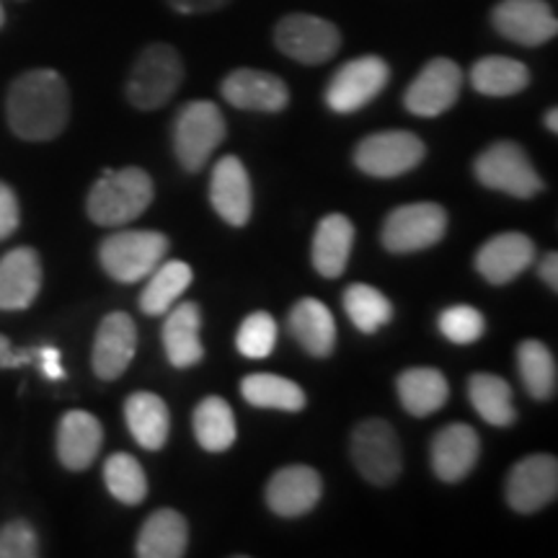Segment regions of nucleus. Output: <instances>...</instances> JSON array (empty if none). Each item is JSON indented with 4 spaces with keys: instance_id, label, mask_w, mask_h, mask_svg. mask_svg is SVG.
Returning <instances> with one entry per match:
<instances>
[{
    "instance_id": "obj_18",
    "label": "nucleus",
    "mask_w": 558,
    "mask_h": 558,
    "mask_svg": "<svg viewBox=\"0 0 558 558\" xmlns=\"http://www.w3.org/2000/svg\"><path fill=\"white\" fill-rule=\"evenodd\" d=\"M324 481L311 465H284L267 484V505L279 518H303L320 501Z\"/></svg>"
},
{
    "instance_id": "obj_32",
    "label": "nucleus",
    "mask_w": 558,
    "mask_h": 558,
    "mask_svg": "<svg viewBox=\"0 0 558 558\" xmlns=\"http://www.w3.org/2000/svg\"><path fill=\"white\" fill-rule=\"evenodd\" d=\"M469 399L478 416L492 427H512L518 411L512 403V388L499 375L476 373L469 380Z\"/></svg>"
},
{
    "instance_id": "obj_30",
    "label": "nucleus",
    "mask_w": 558,
    "mask_h": 558,
    "mask_svg": "<svg viewBox=\"0 0 558 558\" xmlns=\"http://www.w3.org/2000/svg\"><path fill=\"white\" fill-rule=\"evenodd\" d=\"M471 86L484 96L505 99V96H514L530 86V70L520 60L488 54L471 68Z\"/></svg>"
},
{
    "instance_id": "obj_42",
    "label": "nucleus",
    "mask_w": 558,
    "mask_h": 558,
    "mask_svg": "<svg viewBox=\"0 0 558 558\" xmlns=\"http://www.w3.org/2000/svg\"><path fill=\"white\" fill-rule=\"evenodd\" d=\"M230 0H169V5L177 13L194 16V13H213L226 9Z\"/></svg>"
},
{
    "instance_id": "obj_27",
    "label": "nucleus",
    "mask_w": 558,
    "mask_h": 558,
    "mask_svg": "<svg viewBox=\"0 0 558 558\" xmlns=\"http://www.w3.org/2000/svg\"><path fill=\"white\" fill-rule=\"evenodd\" d=\"M124 418H128L130 435L145 450H160L169 442L171 414L166 401L156 393H132L124 401Z\"/></svg>"
},
{
    "instance_id": "obj_28",
    "label": "nucleus",
    "mask_w": 558,
    "mask_h": 558,
    "mask_svg": "<svg viewBox=\"0 0 558 558\" xmlns=\"http://www.w3.org/2000/svg\"><path fill=\"white\" fill-rule=\"evenodd\" d=\"M399 399L411 416H432L450 399V383L435 367H411L399 375Z\"/></svg>"
},
{
    "instance_id": "obj_25",
    "label": "nucleus",
    "mask_w": 558,
    "mask_h": 558,
    "mask_svg": "<svg viewBox=\"0 0 558 558\" xmlns=\"http://www.w3.org/2000/svg\"><path fill=\"white\" fill-rule=\"evenodd\" d=\"M190 546V525L177 509H156L143 522L135 554L140 558H181Z\"/></svg>"
},
{
    "instance_id": "obj_43",
    "label": "nucleus",
    "mask_w": 558,
    "mask_h": 558,
    "mask_svg": "<svg viewBox=\"0 0 558 558\" xmlns=\"http://www.w3.org/2000/svg\"><path fill=\"white\" fill-rule=\"evenodd\" d=\"M541 279L554 292L558 290V254H556V251H550V254L543 256V262H541Z\"/></svg>"
},
{
    "instance_id": "obj_29",
    "label": "nucleus",
    "mask_w": 558,
    "mask_h": 558,
    "mask_svg": "<svg viewBox=\"0 0 558 558\" xmlns=\"http://www.w3.org/2000/svg\"><path fill=\"white\" fill-rule=\"evenodd\" d=\"M192 279L194 271L186 262H160L148 277L143 295H140V311L145 316H163V313H169L177 305V300L184 295L186 288H190Z\"/></svg>"
},
{
    "instance_id": "obj_13",
    "label": "nucleus",
    "mask_w": 558,
    "mask_h": 558,
    "mask_svg": "<svg viewBox=\"0 0 558 558\" xmlns=\"http://www.w3.org/2000/svg\"><path fill=\"white\" fill-rule=\"evenodd\" d=\"M492 26L522 47H541L558 34L556 13L546 0H501L492 11Z\"/></svg>"
},
{
    "instance_id": "obj_20",
    "label": "nucleus",
    "mask_w": 558,
    "mask_h": 558,
    "mask_svg": "<svg viewBox=\"0 0 558 558\" xmlns=\"http://www.w3.org/2000/svg\"><path fill=\"white\" fill-rule=\"evenodd\" d=\"M535 259V243L525 233H499L488 239L476 254L478 275L492 284L518 279Z\"/></svg>"
},
{
    "instance_id": "obj_40",
    "label": "nucleus",
    "mask_w": 558,
    "mask_h": 558,
    "mask_svg": "<svg viewBox=\"0 0 558 558\" xmlns=\"http://www.w3.org/2000/svg\"><path fill=\"white\" fill-rule=\"evenodd\" d=\"M21 220L19 213V199L9 184L0 181V241L9 239L11 233H16Z\"/></svg>"
},
{
    "instance_id": "obj_9",
    "label": "nucleus",
    "mask_w": 558,
    "mask_h": 558,
    "mask_svg": "<svg viewBox=\"0 0 558 558\" xmlns=\"http://www.w3.org/2000/svg\"><path fill=\"white\" fill-rule=\"evenodd\" d=\"M352 460L362 478L388 486L403 469L401 442L396 429L383 418H365L352 432Z\"/></svg>"
},
{
    "instance_id": "obj_24",
    "label": "nucleus",
    "mask_w": 558,
    "mask_h": 558,
    "mask_svg": "<svg viewBox=\"0 0 558 558\" xmlns=\"http://www.w3.org/2000/svg\"><path fill=\"white\" fill-rule=\"evenodd\" d=\"M199 326H202V313L197 303H179L169 311V318L163 324V349L166 357L173 367L186 369L194 367L205 357V349H202L199 339Z\"/></svg>"
},
{
    "instance_id": "obj_17",
    "label": "nucleus",
    "mask_w": 558,
    "mask_h": 558,
    "mask_svg": "<svg viewBox=\"0 0 558 558\" xmlns=\"http://www.w3.org/2000/svg\"><path fill=\"white\" fill-rule=\"evenodd\" d=\"M137 352V326L128 313H109L99 324L94 339V373L101 380H117L130 367Z\"/></svg>"
},
{
    "instance_id": "obj_23",
    "label": "nucleus",
    "mask_w": 558,
    "mask_h": 558,
    "mask_svg": "<svg viewBox=\"0 0 558 558\" xmlns=\"http://www.w3.org/2000/svg\"><path fill=\"white\" fill-rule=\"evenodd\" d=\"M354 246V226L347 215L331 213L318 222L313 235V267L320 277L337 279L347 271Z\"/></svg>"
},
{
    "instance_id": "obj_2",
    "label": "nucleus",
    "mask_w": 558,
    "mask_h": 558,
    "mask_svg": "<svg viewBox=\"0 0 558 558\" xmlns=\"http://www.w3.org/2000/svg\"><path fill=\"white\" fill-rule=\"evenodd\" d=\"M153 179L143 169H107L88 194V218L101 228H122L132 222L153 202Z\"/></svg>"
},
{
    "instance_id": "obj_36",
    "label": "nucleus",
    "mask_w": 558,
    "mask_h": 558,
    "mask_svg": "<svg viewBox=\"0 0 558 558\" xmlns=\"http://www.w3.org/2000/svg\"><path fill=\"white\" fill-rule=\"evenodd\" d=\"M104 484H107L111 497L128 507H135L148 497V476H145L137 458L128 456V452H114L104 463Z\"/></svg>"
},
{
    "instance_id": "obj_33",
    "label": "nucleus",
    "mask_w": 558,
    "mask_h": 558,
    "mask_svg": "<svg viewBox=\"0 0 558 558\" xmlns=\"http://www.w3.org/2000/svg\"><path fill=\"white\" fill-rule=\"evenodd\" d=\"M241 393L246 403L256 409H277V411H295L305 409V390L288 378L269 373H256L243 378Z\"/></svg>"
},
{
    "instance_id": "obj_1",
    "label": "nucleus",
    "mask_w": 558,
    "mask_h": 558,
    "mask_svg": "<svg viewBox=\"0 0 558 558\" xmlns=\"http://www.w3.org/2000/svg\"><path fill=\"white\" fill-rule=\"evenodd\" d=\"M70 117L68 83L58 70L37 68L21 73L5 96V120L26 143H47L62 135Z\"/></svg>"
},
{
    "instance_id": "obj_14",
    "label": "nucleus",
    "mask_w": 558,
    "mask_h": 558,
    "mask_svg": "<svg viewBox=\"0 0 558 558\" xmlns=\"http://www.w3.org/2000/svg\"><path fill=\"white\" fill-rule=\"evenodd\" d=\"M558 497V460L554 456H527L507 478V501L514 512L533 514Z\"/></svg>"
},
{
    "instance_id": "obj_21",
    "label": "nucleus",
    "mask_w": 558,
    "mask_h": 558,
    "mask_svg": "<svg viewBox=\"0 0 558 558\" xmlns=\"http://www.w3.org/2000/svg\"><path fill=\"white\" fill-rule=\"evenodd\" d=\"M41 290V262L29 246L13 248L0 259V311H24Z\"/></svg>"
},
{
    "instance_id": "obj_15",
    "label": "nucleus",
    "mask_w": 558,
    "mask_h": 558,
    "mask_svg": "<svg viewBox=\"0 0 558 558\" xmlns=\"http://www.w3.org/2000/svg\"><path fill=\"white\" fill-rule=\"evenodd\" d=\"M220 94L230 107L243 111H264V114H277L290 104L288 83L275 73L254 68H239L228 73L220 86Z\"/></svg>"
},
{
    "instance_id": "obj_11",
    "label": "nucleus",
    "mask_w": 558,
    "mask_h": 558,
    "mask_svg": "<svg viewBox=\"0 0 558 558\" xmlns=\"http://www.w3.org/2000/svg\"><path fill=\"white\" fill-rule=\"evenodd\" d=\"M388 62L378 54L349 60L333 73L329 86H326V104L337 114H352V111H360L373 99H378L383 88L388 86Z\"/></svg>"
},
{
    "instance_id": "obj_31",
    "label": "nucleus",
    "mask_w": 558,
    "mask_h": 558,
    "mask_svg": "<svg viewBox=\"0 0 558 558\" xmlns=\"http://www.w3.org/2000/svg\"><path fill=\"white\" fill-rule=\"evenodd\" d=\"M194 437L207 452H226L233 448L239 427H235L233 409L220 396H207L194 409Z\"/></svg>"
},
{
    "instance_id": "obj_26",
    "label": "nucleus",
    "mask_w": 558,
    "mask_h": 558,
    "mask_svg": "<svg viewBox=\"0 0 558 558\" xmlns=\"http://www.w3.org/2000/svg\"><path fill=\"white\" fill-rule=\"evenodd\" d=\"M290 331L311 357H329L337 347V320L316 298L298 300L295 308L290 311Z\"/></svg>"
},
{
    "instance_id": "obj_39",
    "label": "nucleus",
    "mask_w": 558,
    "mask_h": 558,
    "mask_svg": "<svg viewBox=\"0 0 558 558\" xmlns=\"http://www.w3.org/2000/svg\"><path fill=\"white\" fill-rule=\"evenodd\" d=\"M39 541L26 520H13L0 527V558H37Z\"/></svg>"
},
{
    "instance_id": "obj_5",
    "label": "nucleus",
    "mask_w": 558,
    "mask_h": 558,
    "mask_svg": "<svg viewBox=\"0 0 558 558\" xmlns=\"http://www.w3.org/2000/svg\"><path fill=\"white\" fill-rule=\"evenodd\" d=\"M226 140V117L213 101H190L173 120V153L181 169L197 173Z\"/></svg>"
},
{
    "instance_id": "obj_16",
    "label": "nucleus",
    "mask_w": 558,
    "mask_h": 558,
    "mask_svg": "<svg viewBox=\"0 0 558 558\" xmlns=\"http://www.w3.org/2000/svg\"><path fill=\"white\" fill-rule=\"evenodd\" d=\"M209 202L228 226L243 228L251 220L254 209V192H251V179L246 166L239 156H222L213 169L209 179Z\"/></svg>"
},
{
    "instance_id": "obj_8",
    "label": "nucleus",
    "mask_w": 558,
    "mask_h": 558,
    "mask_svg": "<svg viewBox=\"0 0 558 558\" xmlns=\"http://www.w3.org/2000/svg\"><path fill=\"white\" fill-rule=\"evenodd\" d=\"M448 233V213L435 202L401 205L383 222L380 239L390 254H414L435 246Z\"/></svg>"
},
{
    "instance_id": "obj_34",
    "label": "nucleus",
    "mask_w": 558,
    "mask_h": 558,
    "mask_svg": "<svg viewBox=\"0 0 558 558\" xmlns=\"http://www.w3.org/2000/svg\"><path fill=\"white\" fill-rule=\"evenodd\" d=\"M518 369L520 378L525 383L527 393L535 401H548L556 396L558 367L554 352L538 339H525L518 347Z\"/></svg>"
},
{
    "instance_id": "obj_37",
    "label": "nucleus",
    "mask_w": 558,
    "mask_h": 558,
    "mask_svg": "<svg viewBox=\"0 0 558 558\" xmlns=\"http://www.w3.org/2000/svg\"><path fill=\"white\" fill-rule=\"evenodd\" d=\"M277 344V324L269 313H251L241 324L239 333H235V347L243 357L248 360H264L275 352Z\"/></svg>"
},
{
    "instance_id": "obj_46",
    "label": "nucleus",
    "mask_w": 558,
    "mask_h": 558,
    "mask_svg": "<svg viewBox=\"0 0 558 558\" xmlns=\"http://www.w3.org/2000/svg\"><path fill=\"white\" fill-rule=\"evenodd\" d=\"M3 21H5V13H3V5H0V26H3Z\"/></svg>"
},
{
    "instance_id": "obj_7",
    "label": "nucleus",
    "mask_w": 558,
    "mask_h": 558,
    "mask_svg": "<svg viewBox=\"0 0 558 558\" xmlns=\"http://www.w3.org/2000/svg\"><path fill=\"white\" fill-rule=\"evenodd\" d=\"M427 156L418 135L409 130L373 132L354 148V166L375 179H396L414 171Z\"/></svg>"
},
{
    "instance_id": "obj_22",
    "label": "nucleus",
    "mask_w": 558,
    "mask_h": 558,
    "mask_svg": "<svg viewBox=\"0 0 558 558\" xmlns=\"http://www.w3.org/2000/svg\"><path fill=\"white\" fill-rule=\"evenodd\" d=\"M104 442L101 422L88 411H68L58 427V458L68 471H86L94 465Z\"/></svg>"
},
{
    "instance_id": "obj_3",
    "label": "nucleus",
    "mask_w": 558,
    "mask_h": 558,
    "mask_svg": "<svg viewBox=\"0 0 558 558\" xmlns=\"http://www.w3.org/2000/svg\"><path fill=\"white\" fill-rule=\"evenodd\" d=\"M184 81V62L171 45L145 47L128 78V101L140 111L166 107Z\"/></svg>"
},
{
    "instance_id": "obj_44",
    "label": "nucleus",
    "mask_w": 558,
    "mask_h": 558,
    "mask_svg": "<svg viewBox=\"0 0 558 558\" xmlns=\"http://www.w3.org/2000/svg\"><path fill=\"white\" fill-rule=\"evenodd\" d=\"M11 352H13L11 341L5 339L3 333H0V367H9V357H11Z\"/></svg>"
},
{
    "instance_id": "obj_12",
    "label": "nucleus",
    "mask_w": 558,
    "mask_h": 558,
    "mask_svg": "<svg viewBox=\"0 0 558 558\" xmlns=\"http://www.w3.org/2000/svg\"><path fill=\"white\" fill-rule=\"evenodd\" d=\"M463 88V70L448 58H435L418 70L403 96V107L414 117H439L452 109Z\"/></svg>"
},
{
    "instance_id": "obj_10",
    "label": "nucleus",
    "mask_w": 558,
    "mask_h": 558,
    "mask_svg": "<svg viewBox=\"0 0 558 558\" xmlns=\"http://www.w3.org/2000/svg\"><path fill=\"white\" fill-rule=\"evenodd\" d=\"M275 45L279 52L303 65H324L341 50V32L331 21L311 13H290L277 24Z\"/></svg>"
},
{
    "instance_id": "obj_6",
    "label": "nucleus",
    "mask_w": 558,
    "mask_h": 558,
    "mask_svg": "<svg viewBox=\"0 0 558 558\" xmlns=\"http://www.w3.org/2000/svg\"><path fill=\"white\" fill-rule=\"evenodd\" d=\"M473 171H476V179L486 190L505 192L518 199H533L546 186L541 173L530 163L527 153L518 143H509V140L494 143L492 148L481 153L476 163H473Z\"/></svg>"
},
{
    "instance_id": "obj_19",
    "label": "nucleus",
    "mask_w": 558,
    "mask_h": 558,
    "mask_svg": "<svg viewBox=\"0 0 558 558\" xmlns=\"http://www.w3.org/2000/svg\"><path fill=\"white\" fill-rule=\"evenodd\" d=\"M481 456L478 432L463 422H452L432 439V469L445 484H458L476 469Z\"/></svg>"
},
{
    "instance_id": "obj_4",
    "label": "nucleus",
    "mask_w": 558,
    "mask_h": 558,
    "mask_svg": "<svg viewBox=\"0 0 558 558\" xmlns=\"http://www.w3.org/2000/svg\"><path fill=\"white\" fill-rule=\"evenodd\" d=\"M169 248V235L156 233V230H120L104 239L99 259L111 279L132 284L148 279L153 269L166 259Z\"/></svg>"
},
{
    "instance_id": "obj_38",
    "label": "nucleus",
    "mask_w": 558,
    "mask_h": 558,
    "mask_svg": "<svg viewBox=\"0 0 558 558\" xmlns=\"http://www.w3.org/2000/svg\"><path fill=\"white\" fill-rule=\"evenodd\" d=\"M439 331L452 344H473L484 337L486 320L471 305H452L439 316Z\"/></svg>"
},
{
    "instance_id": "obj_45",
    "label": "nucleus",
    "mask_w": 558,
    "mask_h": 558,
    "mask_svg": "<svg viewBox=\"0 0 558 558\" xmlns=\"http://www.w3.org/2000/svg\"><path fill=\"white\" fill-rule=\"evenodd\" d=\"M543 122H546V128L550 132H558V111L556 109H548L546 117H543Z\"/></svg>"
},
{
    "instance_id": "obj_41",
    "label": "nucleus",
    "mask_w": 558,
    "mask_h": 558,
    "mask_svg": "<svg viewBox=\"0 0 558 558\" xmlns=\"http://www.w3.org/2000/svg\"><path fill=\"white\" fill-rule=\"evenodd\" d=\"M34 362L41 367V373L50 380H62L65 378V369L60 365V349L58 347H37L34 349Z\"/></svg>"
},
{
    "instance_id": "obj_35",
    "label": "nucleus",
    "mask_w": 558,
    "mask_h": 558,
    "mask_svg": "<svg viewBox=\"0 0 558 558\" xmlns=\"http://www.w3.org/2000/svg\"><path fill=\"white\" fill-rule=\"evenodd\" d=\"M344 308L354 329L362 333H375L393 318V305L383 295L380 290L369 288V284H349L344 292Z\"/></svg>"
}]
</instances>
